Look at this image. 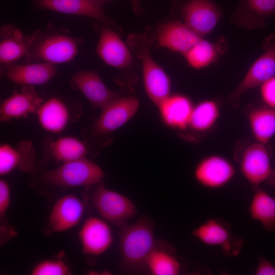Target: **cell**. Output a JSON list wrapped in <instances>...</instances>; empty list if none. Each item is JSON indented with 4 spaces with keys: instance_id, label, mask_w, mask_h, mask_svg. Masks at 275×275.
Here are the masks:
<instances>
[{
    "instance_id": "4",
    "label": "cell",
    "mask_w": 275,
    "mask_h": 275,
    "mask_svg": "<svg viewBox=\"0 0 275 275\" xmlns=\"http://www.w3.org/2000/svg\"><path fill=\"white\" fill-rule=\"evenodd\" d=\"M81 40L68 35L52 34L42 36L40 33L30 52L26 63L46 62L56 65L72 61L78 54Z\"/></svg>"
},
{
    "instance_id": "2",
    "label": "cell",
    "mask_w": 275,
    "mask_h": 275,
    "mask_svg": "<svg viewBox=\"0 0 275 275\" xmlns=\"http://www.w3.org/2000/svg\"><path fill=\"white\" fill-rule=\"evenodd\" d=\"M152 40L146 34L130 35L128 44L133 47L141 61L144 86L148 97L157 106L170 95L171 80L152 58L150 47Z\"/></svg>"
},
{
    "instance_id": "34",
    "label": "cell",
    "mask_w": 275,
    "mask_h": 275,
    "mask_svg": "<svg viewBox=\"0 0 275 275\" xmlns=\"http://www.w3.org/2000/svg\"><path fill=\"white\" fill-rule=\"evenodd\" d=\"M255 274L275 275V266L265 258L259 256Z\"/></svg>"
},
{
    "instance_id": "8",
    "label": "cell",
    "mask_w": 275,
    "mask_h": 275,
    "mask_svg": "<svg viewBox=\"0 0 275 275\" xmlns=\"http://www.w3.org/2000/svg\"><path fill=\"white\" fill-rule=\"evenodd\" d=\"M139 105V100L134 96L116 98L102 108L93 126L94 133L105 135L119 129L134 116Z\"/></svg>"
},
{
    "instance_id": "1",
    "label": "cell",
    "mask_w": 275,
    "mask_h": 275,
    "mask_svg": "<svg viewBox=\"0 0 275 275\" xmlns=\"http://www.w3.org/2000/svg\"><path fill=\"white\" fill-rule=\"evenodd\" d=\"M155 223L143 215L132 225H126L119 232L120 261L119 266L125 274L148 273L147 259L157 240L154 236Z\"/></svg>"
},
{
    "instance_id": "21",
    "label": "cell",
    "mask_w": 275,
    "mask_h": 275,
    "mask_svg": "<svg viewBox=\"0 0 275 275\" xmlns=\"http://www.w3.org/2000/svg\"><path fill=\"white\" fill-rule=\"evenodd\" d=\"M35 160V150L28 140L20 142L16 147L7 143L0 146V175L6 176L16 169L30 171Z\"/></svg>"
},
{
    "instance_id": "18",
    "label": "cell",
    "mask_w": 275,
    "mask_h": 275,
    "mask_svg": "<svg viewBox=\"0 0 275 275\" xmlns=\"http://www.w3.org/2000/svg\"><path fill=\"white\" fill-rule=\"evenodd\" d=\"M43 102L33 86H22L6 98L0 106L1 122L28 117L36 113Z\"/></svg>"
},
{
    "instance_id": "20",
    "label": "cell",
    "mask_w": 275,
    "mask_h": 275,
    "mask_svg": "<svg viewBox=\"0 0 275 275\" xmlns=\"http://www.w3.org/2000/svg\"><path fill=\"white\" fill-rule=\"evenodd\" d=\"M275 16V0H240L232 16L237 26L254 30L265 25V20Z\"/></svg>"
},
{
    "instance_id": "32",
    "label": "cell",
    "mask_w": 275,
    "mask_h": 275,
    "mask_svg": "<svg viewBox=\"0 0 275 275\" xmlns=\"http://www.w3.org/2000/svg\"><path fill=\"white\" fill-rule=\"evenodd\" d=\"M71 273L69 266L60 259L42 260L32 268L31 275H68Z\"/></svg>"
},
{
    "instance_id": "31",
    "label": "cell",
    "mask_w": 275,
    "mask_h": 275,
    "mask_svg": "<svg viewBox=\"0 0 275 275\" xmlns=\"http://www.w3.org/2000/svg\"><path fill=\"white\" fill-rule=\"evenodd\" d=\"M11 203V189L8 182L4 179L0 180V219L1 243L15 236L16 232L6 220V215Z\"/></svg>"
},
{
    "instance_id": "6",
    "label": "cell",
    "mask_w": 275,
    "mask_h": 275,
    "mask_svg": "<svg viewBox=\"0 0 275 275\" xmlns=\"http://www.w3.org/2000/svg\"><path fill=\"white\" fill-rule=\"evenodd\" d=\"M262 47L264 53L254 62L240 84L229 95L228 100L234 107L238 105L244 93L275 75V34L264 40Z\"/></svg>"
},
{
    "instance_id": "36",
    "label": "cell",
    "mask_w": 275,
    "mask_h": 275,
    "mask_svg": "<svg viewBox=\"0 0 275 275\" xmlns=\"http://www.w3.org/2000/svg\"><path fill=\"white\" fill-rule=\"evenodd\" d=\"M90 1L98 3H101L104 4L105 2H107L111 0H89Z\"/></svg>"
},
{
    "instance_id": "17",
    "label": "cell",
    "mask_w": 275,
    "mask_h": 275,
    "mask_svg": "<svg viewBox=\"0 0 275 275\" xmlns=\"http://www.w3.org/2000/svg\"><path fill=\"white\" fill-rule=\"evenodd\" d=\"M85 211L82 201L76 195L68 194L59 198L50 210L48 228L52 232L68 230L80 221Z\"/></svg>"
},
{
    "instance_id": "12",
    "label": "cell",
    "mask_w": 275,
    "mask_h": 275,
    "mask_svg": "<svg viewBox=\"0 0 275 275\" xmlns=\"http://www.w3.org/2000/svg\"><path fill=\"white\" fill-rule=\"evenodd\" d=\"M83 253L98 256L106 252L114 241L112 230L102 218H86L78 232Z\"/></svg>"
},
{
    "instance_id": "24",
    "label": "cell",
    "mask_w": 275,
    "mask_h": 275,
    "mask_svg": "<svg viewBox=\"0 0 275 275\" xmlns=\"http://www.w3.org/2000/svg\"><path fill=\"white\" fill-rule=\"evenodd\" d=\"M36 114L42 129L52 133L62 132L71 120L68 105L57 97H51L43 102Z\"/></svg>"
},
{
    "instance_id": "28",
    "label": "cell",
    "mask_w": 275,
    "mask_h": 275,
    "mask_svg": "<svg viewBox=\"0 0 275 275\" xmlns=\"http://www.w3.org/2000/svg\"><path fill=\"white\" fill-rule=\"evenodd\" d=\"M224 40L213 43L202 38L183 56L191 67L201 69L219 59L224 51Z\"/></svg>"
},
{
    "instance_id": "19",
    "label": "cell",
    "mask_w": 275,
    "mask_h": 275,
    "mask_svg": "<svg viewBox=\"0 0 275 275\" xmlns=\"http://www.w3.org/2000/svg\"><path fill=\"white\" fill-rule=\"evenodd\" d=\"M35 6L64 14L86 16L107 25L114 24L103 9V4L89 0H32Z\"/></svg>"
},
{
    "instance_id": "7",
    "label": "cell",
    "mask_w": 275,
    "mask_h": 275,
    "mask_svg": "<svg viewBox=\"0 0 275 275\" xmlns=\"http://www.w3.org/2000/svg\"><path fill=\"white\" fill-rule=\"evenodd\" d=\"M192 235L203 244L218 246L227 256L240 253L243 240L233 236L230 225L218 218H210L192 231Z\"/></svg>"
},
{
    "instance_id": "33",
    "label": "cell",
    "mask_w": 275,
    "mask_h": 275,
    "mask_svg": "<svg viewBox=\"0 0 275 275\" xmlns=\"http://www.w3.org/2000/svg\"><path fill=\"white\" fill-rule=\"evenodd\" d=\"M260 90L266 106L275 108V75L260 85Z\"/></svg>"
},
{
    "instance_id": "23",
    "label": "cell",
    "mask_w": 275,
    "mask_h": 275,
    "mask_svg": "<svg viewBox=\"0 0 275 275\" xmlns=\"http://www.w3.org/2000/svg\"><path fill=\"white\" fill-rule=\"evenodd\" d=\"M158 107L161 120L167 126L179 130H184L188 127L194 106L186 96L170 94Z\"/></svg>"
},
{
    "instance_id": "13",
    "label": "cell",
    "mask_w": 275,
    "mask_h": 275,
    "mask_svg": "<svg viewBox=\"0 0 275 275\" xmlns=\"http://www.w3.org/2000/svg\"><path fill=\"white\" fill-rule=\"evenodd\" d=\"M202 37L184 22L178 20L161 23L155 34L157 47L182 54L188 51Z\"/></svg>"
},
{
    "instance_id": "16",
    "label": "cell",
    "mask_w": 275,
    "mask_h": 275,
    "mask_svg": "<svg viewBox=\"0 0 275 275\" xmlns=\"http://www.w3.org/2000/svg\"><path fill=\"white\" fill-rule=\"evenodd\" d=\"M71 84L72 87L79 91L95 108L102 109L120 96V92L108 88L95 71H78L72 76Z\"/></svg>"
},
{
    "instance_id": "30",
    "label": "cell",
    "mask_w": 275,
    "mask_h": 275,
    "mask_svg": "<svg viewBox=\"0 0 275 275\" xmlns=\"http://www.w3.org/2000/svg\"><path fill=\"white\" fill-rule=\"evenodd\" d=\"M219 116L217 103L211 100H203L194 106L188 127L199 132L207 131L214 125Z\"/></svg>"
},
{
    "instance_id": "9",
    "label": "cell",
    "mask_w": 275,
    "mask_h": 275,
    "mask_svg": "<svg viewBox=\"0 0 275 275\" xmlns=\"http://www.w3.org/2000/svg\"><path fill=\"white\" fill-rule=\"evenodd\" d=\"M181 12L184 22L202 38L214 29L222 16L220 7L211 0H188Z\"/></svg>"
},
{
    "instance_id": "35",
    "label": "cell",
    "mask_w": 275,
    "mask_h": 275,
    "mask_svg": "<svg viewBox=\"0 0 275 275\" xmlns=\"http://www.w3.org/2000/svg\"><path fill=\"white\" fill-rule=\"evenodd\" d=\"M133 11L137 14H141L143 10L140 5V0H130Z\"/></svg>"
},
{
    "instance_id": "5",
    "label": "cell",
    "mask_w": 275,
    "mask_h": 275,
    "mask_svg": "<svg viewBox=\"0 0 275 275\" xmlns=\"http://www.w3.org/2000/svg\"><path fill=\"white\" fill-rule=\"evenodd\" d=\"M100 183L92 194L94 208L107 222L120 228L124 227L128 220L137 213L135 204L126 196Z\"/></svg>"
},
{
    "instance_id": "26",
    "label": "cell",
    "mask_w": 275,
    "mask_h": 275,
    "mask_svg": "<svg viewBox=\"0 0 275 275\" xmlns=\"http://www.w3.org/2000/svg\"><path fill=\"white\" fill-rule=\"evenodd\" d=\"M45 149L50 158L62 162L86 157L88 153L86 145L72 136H63L51 140L47 142Z\"/></svg>"
},
{
    "instance_id": "10",
    "label": "cell",
    "mask_w": 275,
    "mask_h": 275,
    "mask_svg": "<svg viewBox=\"0 0 275 275\" xmlns=\"http://www.w3.org/2000/svg\"><path fill=\"white\" fill-rule=\"evenodd\" d=\"M235 170L228 159L211 155L202 159L194 171L196 181L202 186L212 189L222 188L233 178Z\"/></svg>"
},
{
    "instance_id": "15",
    "label": "cell",
    "mask_w": 275,
    "mask_h": 275,
    "mask_svg": "<svg viewBox=\"0 0 275 275\" xmlns=\"http://www.w3.org/2000/svg\"><path fill=\"white\" fill-rule=\"evenodd\" d=\"M37 31L24 35L19 29L6 25L1 30L0 62L6 68L12 65L31 51L40 34Z\"/></svg>"
},
{
    "instance_id": "29",
    "label": "cell",
    "mask_w": 275,
    "mask_h": 275,
    "mask_svg": "<svg viewBox=\"0 0 275 275\" xmlns=\"http://www.w3.org/2000/svg\"><path fill=\"white\" fill-rule=\"evenodd\" d=\"M252 133L257 142L267 143L275 134V108L257 107L249 115Z\"/></svg>"
},
{
    "instance_id": "3",
    "label": "cell",
    "mask_w": 275,
    "mask_h": 275,
    "mask_svg": "<svg viewBox=\"0 0 275 275\" xmlns=\"http://www.w3.org/2000/svg\"><path fill=\"white\" fill-rule=\"evenodd\" d=\"M104 177L103 170L86 157L62 162L45 171L42 179L47 184L61 187H75L98 184Z\"/></svg>"
},
{
    "instance_id": "25",
    "label": "cell",
    "mask_w": 275,
    "mask_h": 275,
    "mask_svg": "<svg viewBox=\"0 0 275 275\" xmlns=\"http://www.w3.org/2000/svg\"><path fill=\"white\" fill-rule=\"evenodd\" d=\"M148 273L152 275H178L182 269L174 248L167 242L157 240L146 261Z\"/></svg>"
},
{
    "instance_id": "14",
    "label": "cell",
    "mask_w": 275,
    "mask_h": 275,
    "mask_svg": "<svg viewBox=\"0 0 275 275\" xmlns=\"http://www.w3.org/2000/svg\"><path fill=\"white\" fill-rule=\"evenodd\" d=\"M240 168L245 179L254 186L270 178L273 170L265 145L257 142L247 147L242 154Z\"/></svg>"
},
{
    "instance_id": "22",
    "label": "cell",
    "mask_w": 275,
    "mask_h": 275,
    "mask_svg": "<svg viewBox=\"0 0 275 275\" xmlns=\"http://www.w3.org/2000/svg\"><path fill=\"white\" fill-rule=\"evenodd\" d=\"M28 63L8 66L6 69V76L16 84L34 87L46 84L57 73L55 65L46 62Z\"/></svg>"
},
{
    "instance_id": "11",
    "label": "cell",
    "mask_w": 275,
    "mask_h": 275,
    "mask_svg": "<svg viewBox=\"0 0 275 275\" xmlns=\"http://www.w3.org/2000/svg\"><path fill=\"white\" fill-rule=\"evenodd\" d=\"M96 51L101 60L112 67L123 70L132 64L128 46L108 25L102 23Z\"/></svg>"
},
{
    "instance_id": "27",
    "label": "cell",
    "mask_w": 275,
    "mask_h": 275,
    "mask_svg": "<svg viewBox=\"0 0 275 275\" xmlns=\"http://www.w3.org/2000/svg\"><path fill=\"white\" fill-rule=\"evenodd\" d=\"M251 217L265 230L275 232V198L266 191L256 189L249 206Z\"/></svg>"
}]
</instances>
